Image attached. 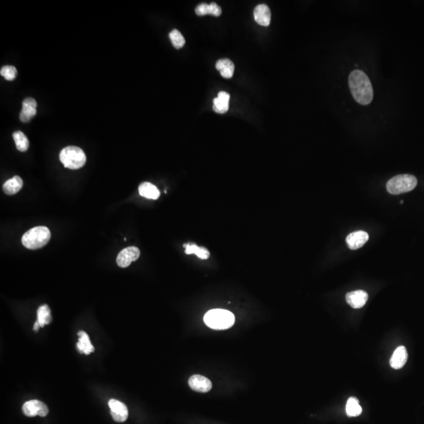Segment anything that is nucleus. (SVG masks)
<instances>
[{
  "label": "nucleus",
  "mask_w": 424,
  "mask_h": 424,
  "mask_svg": "<svg viewBox=\"0 0 424 424\" xmlns=\"http://www.w3.org/2000/svg\"><path fill=\"white\" fill-rule=\"evenodd\" d=\"M369 295L363 290L351 291L346 295L347 304L354 309H360L364 307L367 302Z\"/></svg>",
  "instance_id": "9d476101"
},
{
  "label": "nucleus",
  "mask_w": 424,
  "mask_h": 424,
  "mask_svg": "<svg viewBox=\"0 0 424 424\" xmlns=\"http://www.w3.org/2000/svg\"><path fill=\"white\" fill-rule=\"evenodd\" d=\"M50 231L46 226H37L29 229L22 236L21 241L27 249L31 250L41 249L47 245L50 239Z\"/></svg>",
  "instance_id": "7ed1b4c3"
},
{
  "label": "nucleus",
  "mask_w": 424,
  "mask_h": 424,
  "mask_svg": "<svg viewBox=\"0 0 424 424\" xmlns=\"http://www.w3.org/2000/svg\"><path fill=\"white\" fill-rule=\"evenodd\" d=\"M139 256L140 251L138 248L128 247L119 252L116 259V262L119 267L126 268L131 265V262L136 261Z\"/></svg>",
  "instance_id": "0eeeda50"
},
{
  "label": "nucleus",
  "mask_w": 424,
  "mask_h": 424,
  "mask_svg": "<svg viewBox=\"0 0 424 424\" xmlns=\"http://www.w3.org/2000/svg\"><path fill=\"white\" fill-rule=\"evenodd\" d=\"M350 92L357 103L370 104L373 99V88L367 75L360 70H353L349 76Z\"/></svg>",
  "instance_id": "f257e3e1"
},
{
  "label": "nucleus",
  "mask_w": 424,
  "mask_h": 424,
  "mask_svg": "<svg viewBox=\"0 0 424 424\" xmlns=\"http://www.w3.org/2000/svg\"><path fill=\"white\" fill-rule=\"evenodd\" d=\"M22 187L23 181L19 176H14V178L7 180L3 186L4 193L7 195H14L18 193Z\"/></svg>",
  "instance_id": "a211bd4d"
},
{
  "label": "nucleus",
  "mask_w": 424,
  "mask_h": 424,
  "mask_svg": "<svg viewBox=\"0 0 424 424\" xmlns=\"http://www.w3.org/2000/svg\"><path fill=\"white\" fill-rule=\"evenodd\" d=\"M369 236L366 232L363 230L353 232L347 236V244L351 250H357L366 245L369 240Z\"/></svg>",
  "instance_id": "9b49d317"
},
{
  "label": "nucleus",
  "mask_w": 424,
  "mask_h": 424,
  "mask_svg": "<svg viewBox=\"0 0 424 424\" xmlns=\"http://www.w3.org/2000/svg\"><path fill=\"white\" fill-rule=\"evenodd\" d=\"M204 322L209 328L215 330H225L231 328L235 322V317L230 311L223 309H215L204 316Z\"/></svg>",
  "instance_id": "f03ea898"
},
{
  "label": "nucleus",
  "mask_w": 424,
  "mask_h": 424,
  "mask_svg": "<svg viewBox=\"0 0 424 424\" xmlns=\"http://www.w3.org/2000/svg\"><path fill=\"white\" fill-rule=\"evenodd\" d=\"M17 71L14 66H4L0 71V74L4 76L7 80H14L17 76Z\"/></svg>",
  "instance_id": "a878e982"
},
{
  "label": "nucleus",
  "mask_w": 424,
  "mask_h": 424,
  "mask_svg": "<svg viewBox=\"0 0 424 424\" xmlns=\"http://www.w3.org/2000/svg\"><path fill=\"white\" fill-rule=\"evenodd\" d=\"M417 179L412 174H399L386 183V190L390 194L399 195L412 191L417 186Z\"/></svg>",
  "instance_id": "39448f33"
},
{
  "label": "nucleus",
  "mask_w": 424,
  "mask_h": 424,
  "mask_svg": "<svg viewBox=\"0 0 424 424\" xmlns=\"http://www.w3.org/2000/svg\"><path fill=\"white\" fill-rule=\"evenodd\" d=\"M37 102L32 98H27L23 102L22 110L20 113V119L27 123L37 115Z\"/></svg>",
  "instance_id": "ddd939ff"
},
{
  "label": "nucleus",
  "mask_w": 424,
  "mask_h": 424,
  "mask_svg": "<svg viewBox=\"0 0 424 424\" xmlns=\"http://www.w3.org/2000/svg\"><path fill=\"white\" fill-rule=\"evenodd\" d=\"M216 69L220 72L221 76L226 79L233 77L234 73V64L229 59H220L216 63Z\"/></svg>",
  "instance_id": "6ab92c4d"
},
{
  "label": "nucleus",
  "mask_w": 424,
  "mask_h": 424,
  "mask_svg": "<svg viewBox=\"0 0 424 424\" xmlns=\"http://www.w3.org/2000/svg\"><path fill=\"white\" fill-rule=\"evenodd\" d=\"M407 360V350L403 346H400L393 352L390 360V365L393 369H400L405 366Z\"/></svg>",
  "instance_id": "4468645a"
},
{
  "label": "nucleus",
  "mask_w": 424,
  "mask_h": 424,
  "mask_svg": "<svg viewBox=\"0 0 424 424\" xmlns=\"http://www.w3.org/2000/svg\"><path fill=\"white\" fill-rule=\"evenodd\" d=\"M40 328V324H39L38 321H37V322L35 323V324H34V327H33V330H34V331H38L39 328Z\"/></svg>",
  "instance_id": "bb28decb"
},
{
  "label": "nucleus",
  "mask_w": 424,
  "mask_h": 424,
  "mask_svg": "<svg viewBox=\"0 0 424 424\" xmlns=\"http://www.w3.org/2000/svg\"><path fill=\"white\" fill-rule=\"evenodd\" d=\"M254 17L258 24L267 27L270 24L271 12L266 4H259L254 10Z\"/></svg>",
  "instance_id": "f8f14e48"
},
{
  "label": "nucleus",
  "mask_w": 424,
  "mask_h": 424,
  "mask_svg": "<svg viewBox=\"0 0 424 424\" xmlns=\"http://www.w3.org/2000/svg\"><path fill=\"white\" fill-rule=\"evenodd\" d=\"M13 138H14V142H15L17 149L21 152H25L28 150V147H29V141H28V138L23 133L22 131L14 132L13 134Z\"/></svg>",
  "instance_id": "5701e85b"
},
{
  "label": "nucleus",
  "mask_w": 424,
  "mask_h": 424,
  "mask_svg": "<svg viewBox=\"0 0 424 424\" xmlns=\"http://www.w3.org/2000/svg\"><path fill=\"white\" fill-rule=\"evenodd\" d=\"M346 412L350 417H356L360 416L362 412V408L359 404V401L356 398H350L347 401Z\"/></svg>",
  "instance_id": "412c9836"
},
{
  "label": "nucleus",
  "mask_w": 424,
  "mask_h": 424,
  "mask_svg": "<svg viewBox=\"0 0 424 424\" xmlns=\"http://www.w3.org/2000/svg\"><path fill=\"white\" fill-rule=\"evenodd\" d=\"M22 411L28 417L40 416L44 417L49 412L48 407L43 402L38 400H32L25 402L23 405Z\"/></svg>",
  "instance_id": "423d86ee"
},
{
  "label": "nucleus",
  "mask_w": 424,
  "mask_h": 424,
  "mask_svg": "<svg viewBox=\"0 0 424 424\" xmlns=\"http://www.w3.org/2000/svg\"><path fill=\"white\" fill-rule=\"evenodd\" d=\"M138 192L141 197L150 200H157L161 195L158 189L150 183H143L138 187Z\"/></svg>",
  "instance_id": "f3484780"
},
{
  "label": "nucleus",
  "mask_w": 424,
  "mask_h": 424,
  "mask_svg": "<svg viewBox=\"0 0 424 424\" xmlns=\"http://www.w3.org/2000/svg\"><path fill=\"white\" fill-rule=\"evenodd\" d=\"M189 386L194 391L207 393L211 390L212 383L205 376L193 375L189 379Z\"/></svg>",
  "instance_id": "6e6552de"
},
{
  "label": "nucleus",
  "mask_w": 424,
  "mask_h": 424,
  "mask_svg": "<svg viewBox=\"0 0 424 424\" xmlns=\"http://www.w3.org/2000/svg\"><path fill=\"white\" fill-rule=\"evenodd\" d=\"M195 12L198 16L211 14L216 17H219L222 14V9L216 3H211L210 4H201L197 6Z\"/></svg>",
  "instance_id": "aec40b11"
},
{
  "label": "nucleus",
  "mask_w": 424,
  "mask_h": 424,
  "mask_svg": "<svg viewBox=\"0 0 424 424\" xmlns=\"http://www.w3.org/2000/svg\"><path fill=\"white\" fill-rule=\"evenodd\" d=\"M169 38L176 49H180L185 45L186 40L178 30L174 29L169 33Z\"/></svg>",
  "instance_id": "393cba45"
},
{
  "label": "nucleus",
  "mask_w": 424,
  "mask_h": 424,
  "mask_svg": "<svg viewBox=\"0 0 424 424\" xmlns=\"http://www.w3.org/2000/svg\"><path fill=\"white\" fill-rule=\"evenodd\" d=\"M230 96L225 92H219L217 98L213 101V109L218 113H226L229 110V103Z\"/></svg>",
  "instance_id": "2eb2a0df"
},
{
  "label": "nucleus",
  "mask_w": 424,
  "mask_h": 424,
  "mask_svg": "<svg viewBox=\"0 0 424 424\" xmlns=\"http://www.w3.org/2000/svg\"><path fill=\"white\" fill-rule=\"evenodd\" d=\"M184 247L186 248V253L188 254V255L195 254L197 257L200 258V259H208L209 255H210V253L207 249L200 248V247H198L194 244H193V245L187 244V245H184Z\"/></svg>",
  "instance_id": "b1692460"
},
{
  "label": "nucleus",
  "mask_w": 424,
  "mask_h": 424,
  "mask_svg": "<svg viewBox=\"0 0 424 424\" xmlns=\"http://www.w3.org/2000/svg\"><path fill=\"white\" fill-rule=\"evenodd\" d=\"M78 336H79V342L76 344V347L79 353H84L86 355H88L95 351V347L90 343L89 336L85 331H79Z\"/></svg>",
  "instance_id": "dca6fc26"
},
{
  "label": "nucleus",
  "mask_w": 424,
  "mask_h": 424,
  "mask_svg": "<svg viewBox=\"0 0 424 424\" xmlns=\"http://www.w3.org/2000/svg\"><path fill=\"white\" fill-rule=\"evenodd\" d=\"M60 162L66 168L77 170L86 164V157L83 149L76 146H68L60 151Z\"/></svg>",
  "instance_id": "20e7f679"
},
{
  "label": "nucleus",
  "mask_w": 424,
  "mask_h": 424,
  "mask_svg": "<svg viewBox=\"0 0 424 424\" xmlns=\"http://www.w3.org/2000/svg\"><path fill=\"white\" fill-rule=\"evenodd\" d=\"M111 415L116 422H123L128 417V410L126 405L119 401L111 399L109 402Z\"/></svg>",
  "instance_id": "1a4fd4ad"
},
{
  "label": "nucleus",
  "mask_w": 424,
  "mask_h": 424,
  "mask_svg": "<svg viewBox=\"0 0 424 424\" xmlns=\"http://www.w3.org/2000/svg\"><path fill=\"white\" fill-rule=\"evenodd\" d=\"M52 321L50 310L47 305L40 307L37 311V321L40 324V327H44L46 324H49Z\"/></svg>",
  "instance_id": "4be33fe9"
}]
</instances>
